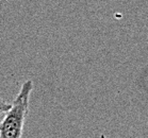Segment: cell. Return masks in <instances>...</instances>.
<instances>
[{"label":"cell","instance_id":"1","mask_svg":"<svg viewBox=\"0 0 148 138\" xmlns=\"http://www.w3.org/2000/svg\"><path fill=\"white\" fill-rule=\"evenodd\" d=\"M32 89V80H27L21 85L19 92L12 102L11 109L5 113L0 122V138H21Z\"/></svg>","mask_w":148,"mask_h":138},{"label":"cell","instance_id":"2","mask_svg":"<svg viewBox=\"0 0 148 138\" xmlns=\"http://www.w3.org/2000/svg\"><path fill=\"white\" fill-rule=\"evenodd\" d=\"M11 107H12V103H9L5 100H3L2 98H0V116L8 113L11 109Z\"/></svg>","mask_w":148,"mask_h":138}]
</instances>
